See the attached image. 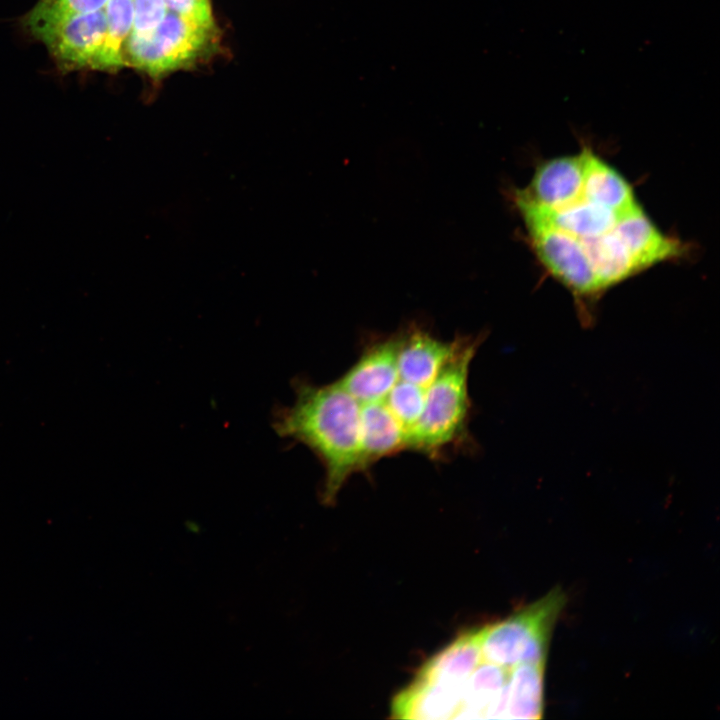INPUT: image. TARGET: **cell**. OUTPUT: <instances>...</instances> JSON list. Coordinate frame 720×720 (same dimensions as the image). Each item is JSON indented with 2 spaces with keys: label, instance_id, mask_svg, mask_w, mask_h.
<instances>
[{
  "label": "cell",
  "instance_id": "8992f818",
  "mask_svg": "<svg viewBox=\"0 0 720 720\" xmlns=\"http://www.w3.org/2000/svg\"><path fill=\"white\" fill-rule=\"evenodd\" d=\"M25 24L63 67L97 69L107 34L104 9L43 19L26 17Z\"/></svg>",
  "mask_w": 720,
  "mask_h": 720
},
{
  "label": "cell",
  "instance_id": "30bf717a",
  "mask_svg": "<svg viewBox=\"0 0 720 720\" xmlns=\"http://www.w3.org/2000/svg\"><path fill=\"white\" fill-rule=\"evenodd\" d=\"M613 230L633 257L640 271L685 255L686 245L662 233L640 206L622 215Z\"/></svg>",
  "mask_w": 720,
  "mask_h": 720
},
{
  "label": "cell",
  "instance_id": "4fadbf2b",
  "mask_svg": "<svg viewBox=\"0 0 720 720\" xmlns=\"http://www.w3.org/2000/svg\"><path fill=\"white\" fill-rule=\"evenodd\" d=\"M107 34L98 70H115L125 65L124 45L133 27V0H109L105 8Z\"/></svg>",
  "mask_w": 720,
  "mask_h": 720
},
{
  "label": "cell",
  "instance_id": "7c38bea8",
  "mask_svg": "<svg viewBox=\"0 0 720 720\" xmlns=\"http://www.w3.org/2000/svg\"><path fill=\"white\" fill-rule=\"evenodd\" d=\"M579 240L588 255L602 291L640 272L613 227L598 236Z\"/></svg>",
  "mask_w": 720,
  "mask_h": 720
},
{
  "label": "cell",
  "instance_id": "8fae6325",
  "mask_svg": "<svg viewBox=\"0 0 720 720\" xmlns=\"http://www.w3.org/2000/svg\"><path fill=\"white\" fill-rule=\"evenodd\" d=\"M583 186L581 197L589 203L606 208L620 217L636 207L633 189L627 180L608 162L584 145Z\"/></svg>",
  "mask_w": 720,
  "mask_h": 720
},
{
  "label": "cell",
  "instance_id": "277c9868",
  "mask_svg": "<svg viewBox=\"0 0 720 720\" xmlns=\"http://www.w3.org/2000/svg\"><path fill=\"white\" fill-rule=\"evenodd\" d=\"M217 28L191 22L168 11L151 32L130 33L124 45L125 65L159 76L191 65L216 44Z\"/></svg>",
  "mask_w": 720,
  "mask_h": 720
},
{
  "label": "cell",
  "instance_id": "2e32d148",
  "mask_svg": "<svg viewBox=\"0 0 720 720\" xmlns=\"http://www.w3.org/2000/svg\"><path fill=\"white\" fill-rule=\"evenodd\" d=\"M168 11L196 24L216 28L209 0H164Z\"/></svg>",
  "mask_w": 720,
  "mask_h": 720
},
{
  "label": "cell",
  "instance_id": "9c48e42d",
  "mask_svg": "<svg viewBox=\"0 0 720 720\" xmlns=\"http://www.w3.org/2000/svg\"><path fill=\"white\" fill-rule=\"evenodd\" d=\"M582 186L583 156L580 151L545 160L536 168L528 187L517 191L540 206L560 209L581 198Z\"/></svg>",
  "mask_w": 720,
  "mask_h": 720
},
{
  "label": "cell",
  "instance_id": "6da1fadb",
  "mask_svg": "<svg viewBox=\"0 0 720 720\" xmlns=\"http://www.w3.org/2000/svg\"><path fill=\"white\" fill-rule=\"evenodd\" d=\"M293 388L295 400L276 410L273 428L318 458L324 469L320 499L329 506L353 474L363 473L360 404L337 381L297 378Z\"/></svg>",
  "mask_w": 720,
  "mask_h": 720
},
{
  "label": "cell",
  "instance_id": "ba28073f",
  "mask_svg": "<svg viewBox=\"0 0 720 720\" xmlns=\"http://www.w3.org/2000/svg\"><path fill=\"white\" fill-rule=\"evenodd\" d=\"M397 373L407 382L429 387L457 350L462 335L443 341L415 323L397 332Z\"/></svg>",
  "mask_w": 720,
  "mask_h": 720
},
{
  "label": "cell",
  "instance_id": "9a60e30c",
  "mask_svg": "<svg viewBox=\"0 0 720 720\" xmlns=\"http://www.w3.org/2000/svg\"><path fill=\"white\" fill-rule=\"evenodd\" d=\"M134 18L131 33L146 34L154 30L166 16L164 0H133Z\"/></svg>",
  "mask_w": 720,
  "mask_h": 720
},
{
  "label": "cell",
  "instance_id": "5b68a950",
  "mask_svg": "<svg viewBox=\"0 0 720 720\" xmlns=\"http://www.w3.org/2000/svg\"><path fill=\"white\" fill-rule=\"evenodd\" d=\"M528 239L545 269L586 308L599 298L600 288L581 241L549 221L529 212H520Z\"/></svg>",
  "mask_w": 720,
  "mask_h": 720
},
{
  "label": "cell",
  "instance_id": "5bb4252c",
  "mask_svg": "<svg viewBox=\"0 0 720 720\" xmlns=\"http://www.w3.org/2000/svg\"><path fill=\"white\" fill-rule=\"evenodd\" d=\"M109 0H39L27 15L32 18H51L68 14L90 13L104 9Z\"/></svg>",
  "mask_w": 720,
  "mask_h": 720
},
{
  "label": "cell",
  "instance_id": "7a4b0ae2",
  "mask_svg": "<svg viewBox=\"0 0 720 720\" xmlns=\"http://www.w3.org/2000/svg\"><path fill=\"white\" fill-rule=\"evenodd\" d=\"M482 335H462L461 342L427 390L422 415L410 438L409 451L431 460L473 448L469 430L472 402L468 379Z\"/></svg>",
  "mask_w": 720,
  "mask_h": 720
},
{
  "label": "cell",
  "instance_id": "52a82bcc",
  "mask_svg": "<svg viewBox=\"0 0 720 720\" xmlns=\"http://www.w3.org/2000/svg\"><path fill=\"white\" fill-rule=\"evenodd\" d=\"M397 332L364 343L358 359L336 381L359 404L381 401L397 380Z\"/></svg>",
  "mask_w": 720,
  "mask_h": 720
},
{
  "label": "cell",
  "instance_id": "3957f363",
  "mask_svg": "<svg viewBox=\"0 0 720 720\" xmlns=\"http://www.w3.org/2000/svg\"><path fill=\"white\" fill-rule=\"evenodd\" d=\"M566 603L556 588L508 618L471 629L479 650L508 667L546 663L554 625Z\"/></svg>",
  "mask_w": 720,
  "mask_h": 720
}]
</instances>
